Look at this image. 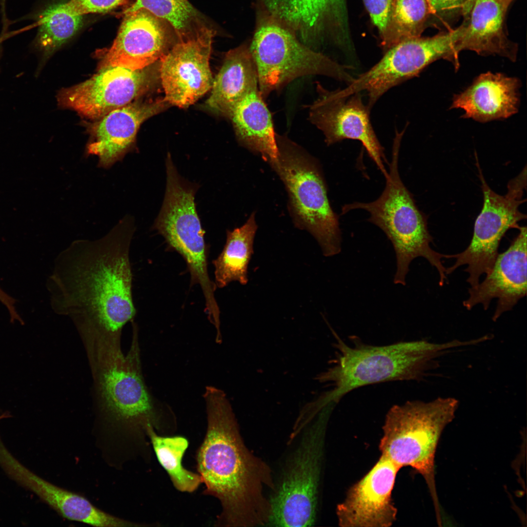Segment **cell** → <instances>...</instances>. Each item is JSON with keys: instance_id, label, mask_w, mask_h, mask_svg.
Here are the masks:
<instances>
[{"instance_id": "12", "label": "cell", "mask_w": 527, "mask_h": 527, "mask_svg": "<svg viewBox=\"0 0 527 527\" xmlns=\"http://www.w3.org/2000/svg\"><path fill=\"white\" fill-rule=\"evenodd\" d=\"M317 99L309 106L308 120L325 137L327 145L345 139L360 141L385 178L387 163L372 127L368 106L360 93L347 94L342 89L329 90L317 82Z\"/></svg>"}, {"instance_id": "11", "label": "cell", "mask_w": 527, "mask_h": 527, "mask_svg": "<svg viewBox=\"0 0 527 527\" xmlns=\"http://www.w3.org/2000/svg\"><path fill=\"white\" fill-rule=\"evenodd\" d=\"M460 29L444 31L430 37H417L402 41L386 50L382 58L366 72L348 84L350 94L365 91L370 108L386 91L418 75L439 59L459 67L458 41Z\"/></svg>"}, {"instance_id": "28", "label": "cell", "mask_w": 527, "mask_h": 527, "mask_svg": "<svg viewBox=\"0 0 527 527\" xmlns=\"http://www.w3.org/2000/svg\"><path fill=\"white\" fill-rule=\"evenodd\" d=\"M430 14L426 0H393L383 47L386 50L402 41L421 37Z\"/></svg>"}, {"instance_id": "16", "label": "cell", "mask_w": 527, "mask_h": 527, "mask_svg": "<svg viewBox=\"0 0 527 527\" xmlns=\"http://www.w3.org/2000/svg\"><path fill=\"white\" fill-rule=\"evenodd\" d=\"M400 469L381 455L370 470L348 490L337 507L340 526L387 527L396 519L392 492Z\"/></svg>"}, {"instance_id": "31", "label": "cell", "mask_w": 527, "mask_h": 527, "mask_svg": "<svg viewBox=\"0 0 527 527\" xmlns=\"http://www.w3.org/2000/svg\"><path fill=\"white\" fill-rule=\"evenodd\" d=\"M373 24L377 27L381 41L386 34L393 0H363Z\"/></svg>"}, {"instance_id": "35", "label": "cell", "mask_w": 527, "mask_h": 527, "mask_svg": "<svg viewBox=\"0 0 527 527\" xmlns=\"http://www.w3.org/2000/svg\"><path fill=\"white\" fill-rule=\"evenodd\" d=\"M11 417L10 413L8 412H5L4 413L0 415V420L4 418H7Z\"/></svg>"}, {"instance_id": "10", "label": "cell", "mask_w": 527, "mask_h": 527, "mask_svg": "<svg viewBox=\"0 0 527 527\" xmlns=\"http://www.w3.org/2000/svg\"><path fill=\"white\" fill-rule=\"evenodd\" d=\"M477 164L484 195L483 208L476 219L469 245L460 253L451 255V258L456 259V262L446 268L447 275L458 267L467 265L465 271L469 274L467 282L471 287L479 284L482 274L486 275L491 271L498 255L500 241L506 232L510 228H518V222L527 218L519 209V206L526 201L523 198L527 185L526 166L509 182L506 194L501 195L487 185L478 162Z\"/></svg>"}, {"instance_id": "33", "label": "cell", "mask_w": 527, "mask_h": 527, "mask_svg": "<svg viewBox=\"0 0 527 527\" xmlns=\"http://www.w3.org/2000/svg\"><path fill=\"white\" fill-rule=\"evenodd\" d=\"M0 302L4 305L8 309L10 316L11 322L15 321H19L21 324H24L22 320L18 314L15 307V300L11 296L6 294L0 287Z\"/></svg>"}, {"instance_id": "29", "label": "cell", "mask_w": 527, "mask_h": 527, "mask_svg": "<svg viewBox=\"0 0 527 527\" xmlns=\"http://www.w3.org/2000/svg\"><path fill=\"white\" fill-rule=\"evenodd\" d=\"M140 9H146L167 21L179 40L192 36L204 26L199 12L188 0H134L122 14Z\"/></svg>"}, {"instance_id": "18", "label": "cell", "mask_w": 527, "mask_h": 527, "mask_svg": "<svg viewBox=\"0 0 527 527\" xmlns=\"http://www.w3.org/2000/svg\"><path fill=\"white\" fill-rule=\"evenodd\" d=\"M517 229L519 232L509 247L498 254L485 279L468 289L469 297L463 302L468 310L479 304L486 310L491 301L498 298L494 321L511 310L527 294V227Z\"/></svg>"}, {"instance_id": "3", "label": "cell", "mask_w": 527, "mask_h": 527, "mask_svg": "<svg viewBox=\"0 0 527 527\" xmlns=\"http://www.w3.org/2000/svg\"><path fill=\"white\" fill-rule=\"evenodd\" d=\"M334 334L338 339L335 365L320 378L334 386L326 402H338L350 391L368 385L421 380L436 366L435 359L454 346L452 341L435 344L425 340L376 346L355 337L349 345Z\"/></svg>"}, {"instance_id": "24", "label": "cell", "mask_w": 527, "mask_h": 527, "mask_svg": "<svg viewBox=\"0 0 527 527\" xmlns=\"http://www.w3.org/2000/svg\"><path fill=\"white\" fill-rule=\"evenodd\" d=\"M229 117L242 146L267 162L277 158L278 149L271 114L259 88L239 101Z\"/></svg>"}, {"instance_id": "23", "label": "cell", "mask_w": 527, "mask_h": 527, "mask_svg": "<svg viewBox=\"0 0 527 527\" xmlns=\"http://www.w3.org/2000/svg\"><path fill=\"white\" fill-rule=\"evenodd\" d=\"M258 75L249 46L243 44L228 51L213 80L207 106L230 117L237 104L258 88Z\"/></svg>"}, {"instance_id": "25", "label": "cell", "mask_w": 527, "mask_h": 527, "mask_svg": "<svg viewBox=\"0 0 527 527\" xmlns=\"http://www.w3.org/2000/svg\"><path fill=\"white\" fill-rule=\"evenodd\" d=\"M25 20L38 26L32 46L46 61L75 35L84 19L71 12L65 1H53L36 6L19 20Z\"/></svg>"}, {"instance_id": "5", "label": "cell", "mask_w": 527, "mask_h": 527, "mask_svg": "<svg viewBox=\"0 0 527 527\" xmlns=\"http://www.w3.org/2000/svg\"><path fill=\"white\" fill-rule=\"evenodd\" d=\"M400 139L393 145L392 160L389 164L385 188L380 197L369 203L345 204L342 214L353 209H363L370 215L367 221L379 227L391 242L396 257V271L393 282L405 285L411 262L422 257L438 271L439 285L446 280V268L442 259L449 255L433 250V239L427 229L426 219L417 206L411 193L402 181L398 169Z\"/></svg>"}, {"instance_id": "7", "label": "cell", "mask_w": 527, "mask_h": 527, "mask_svg": "<svg viewBox=\"0 0 527 527\" xmlns=\"http://www.w3.org/2000/svg\"><path fill=\"white\" fill-rule=\"evenodd\" d=\"M278 154L268 163L284 183L288 207L295 226L317 240L324 256L341 251L338 215L330 205L318 162L285 135L276 134Z\"/></svg>"}, {"instance_id": "27", "label": "cell", "mask_w": 527, "mask_h": 527, "mask_svg": "<svg viewBox=\"0 0 527 527\" xmlns=\"http://www.w3.org/2000/svg\"><path fill=\"white\" fill-rule=\"evenodd\" d=\"M146 433L158 461L168 473L175 488L181 492L191 493L195 491L203 482L199 474L182 466V459L188 446L186 438L181 436H159L151 426L147 427Z\"/></svg>"}, {"instance_id": "2", "label": "cell", "mask_w": 527, "mask_h": 527, "mask_svg": "<svg viewBox=\"0 0 527 527\" xmlns=\"http://www.w3.org/2000/svg\"><path fill=\"white\" fill-rule=\"evenodd\" d=\"M207 426L196 455L198 474L204 493L220 502L219 526H266L269 500L265 488L273 490L269 467L246 448L239 432L231 406L223 390L205 388Z\"/></svg>"}, {"instance_id": "6", "label": "cell", "mask_w": 527, "mask_h": 527, "mask_svg": "<svg viewBox=\"0 0 527 527\" xmlns=\"http://www.w3.org/2000/svg\"><path fill=\"white\" fill-rule=\"evenodd\" d=\"M458 401L439 397L430 402L409 401L387 412L379 445L381 455L400 468L410 466L423 477L440 514L436 489L434 459L438 443L446 426L455 417Z\"/></svg>"}, {"instance_id": "22", "label": "cell", "mask_w": 527, "mask_h": 527, "mask_svg": "<svg viewBox=\"0 0 527 527\" xmlns=\"http://www.w3.org/2000/svg\"><path fill=\"white\" fill-rule=\"evenodd\" d=\"M520 82L500 73L487 72L455 95L450 108L465 112L463 117L481 122L507 119L518 110Z\"/></svg>"}, {"instance_id": "19", "label": "cell", "mask_w": 527, "mask_h": 527, "mask_svg": "<svg viewBox=\"0 0 527 527\" xmlns=\"http://www.w3.org/2000/svg\"><path fill=\"white\" fill-rule=\"evenodd\" d=\"M0 466L10 479L35 494L65 519L98 527L137 526L99 509L81 495L43 479L21 464L8 450L0 454Z\"/></svg>"}, {"instance_id": "20", "label": "cell", "mask_w": 527, "mask_h": 527, "mask_svg": "<svg viewBox=\"0 0 527 527\" xmlns=\"http://www.w3.org/2000/svg\"><path fill=\"white\" fill-rule=\"evenodd\" d=\"M163 99L151 102H130L111 111L92 128L86 152L98 157L99 167L109 168L132 149L138 130L146 120L165 105Z\"/></svg>"}, {"instance_id": "14", "label": "cell", "mask_w": 527, "mask_h": 527, "mask_svg": "<svg viewBox=\"0 0 527 527\" xmlns=\"http://www.w3.org/2000/svg\"><path fill=\"white\" fill-rule=\"evenodd\" d=\"M148 67L136 70L118 66L100 70L86 81L61 90L57 96L59 105L87 118L100 119L148 90L153 79Z\"/></svg>"}, {"instance_id": "15", "label": "cell", "mask_w": 527, "mask_h": 527, "mask_svg": "<svg viewBox=\"0 0 527 527\" xmlns=\"http://www.w3.org/2000/svg\"><path fill=\"white\" fill-rule=\"evenodd\" d=\"M123 16L112 44L101 51L99 70L118 66L136 70L150 66L168 51L176 34L167 21L146 9Z\"/></svg>"}, {"instance_id": "1", "label": "cell", "mask_w": 527, "mask_h": 527, "mask_svg": "<svg viewBox=\"0 0 527 527\" xmlns=\"http://www.w3.org/2000/svg\"><path fill=\"white\" fill-rule=\"evenodd\" d=\"M134 231L126 216L100 238L73 241L55 260L47 282L51 306L83 337L120 339L136 315L130 258Z\"/></svg>"}, {"instance_id": "9", "label": "cell", "mask_w": 527, "mask_h": 527, "mask_svg": "<svg viewBox=\"0 0 527 527\" xmlns=\"http://www.w3.org/2000/svg\"><path fill=\"white\" fill-rule=\"evenodd\" d=\"M324 426L319 421L304 434L269 500L266 526L311 527L315 523Z\"/></svg>"}, {"instance_id": "26", "label": "cell", "mask_w": 527, "mask_h": 527, "mask_svg": "<svg viewBox=\"0 0 527 527\" xmlns=\"http://www.w3.org/2000/svg\"><path fill=\"white\" fill-rule=\"evenodd\" d=\"M258 228L255 212L242 226L227 231L226 241L219 256L213 261L215 285L227 286L233 281L242 285L248 282V266L254 253L253 244Z\"/></svg>"}, {"instance_id": "32", "label": "cell", "mask_w": 527, "mask_h": 527, "mask_svg": "<svg viewBox=\"0 0 527 527\" xmlns=\"http://www.w3.org/2000/svg\"><path fill=\"white\" fill-rule=\"evenodd\" d=\"M469 0H426L431 14L448 15L462 11Z\"/></svg>"}, {"instance_id": "34", "label": "cell", "mask_w": 527, "mask_h": 527, "mask_svg": "<svg viewBox=\"0 0 527 527\" xmlns=\"http://www.w3.org/2000/svg\"><path fill=\"white\" fill-rule=\"evenodd\" d=\"M2 22L3 24V28H6L8 27V24L10 23L8 20L6 18V17L5 18H2Z\"/></svg>"}, {"instance_id": "8", "label": "cell", "mask_w": 527, "mask_h": 527, "mask_svg": "<svg viewBox=\"0 0 527 527\" xmlns=\"http://www.w3.org/2000/svg\"><path fill=\"white\" fill-rule=\"evenodd\" d=\"M264 8L260 11L249 46L264 99L294 80L322 75L350 84V68L301 42L296 34Z\"/></svg>"}, {"instance_id": "30", "label": "cell", "mask_w": 527, "mask_h": 527, "mask_svg": "<svg viewBox=\"0 0 527 527\" xmlns=\"http://www.w3.org/2000/svg\"><path fill=\"white\" fill-rule=\"evenodd\" d=\"M130 0H68L65 1L73 13L84 16L91 13H105L129 5Z\"/></svg>"}, {"instance_id": "13", "label": "cell", "mask_w": 527, "mask_h": 527, "mask_svg": "<svg viewBox=\"0 0 527 527\" xmlns=\"http://www.w3.org/2000/svg\"><path fill=\"white\" fill-rule=\"evenodd\" d=\"M214 35L204 25L179 40L161 58L160 76L167 102L185 108L211 89L214 79L209 58Z\"/></svg>"}, {"instance_id": "4", "label": "cell", "mask_w": 527, "mask_h": 527, "mask_svg": "<svg viewBox=\"0 0 527 527\" xmlns=\"http://www.w3.org/2000/svg\"><path fill=\"white\" fill-rule=\"evenodd\" d=\"M131 348L124 356L119 340L103 338L96 344L97 383L102 410L112 440L121 445L150 426H157L159 413L142 374L136 324Z\"/></svg>"}, {"instance_id": "21", "label": "cell", "mask_w": 527, "mask_h": 527, "mask_svg": "<svg viewBox=\"0 0 527 527\" xmlns=\"http://www.w3.org/2000/svg\"><path fill=\"white\" fill-rule=\"evenodd\" d=\"M513 0H469L460 25L458 48L483 56L498 55L515 61L518 45L507 37L506 15Z\"/></svg>"}, {"instance_id": "17", "label": "cell", "mask_w": 527, "mask_h": 527, "mask_svg": "<svg viewBox=\"0 0 527 527\" xmlns=\"http://www.w3.org/2000/svg\"><path fill=\"white\" fill-rule=\"evenodd\" d=\"M263 6L306 42L325 35L350 44L347 0H263Z\"/></svg>"}]
</instances>
